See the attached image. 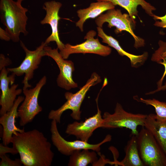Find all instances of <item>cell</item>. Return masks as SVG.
Returning <instances> with one entry per match:
<instances>
[{
    "label": "cell",
    "mask_w": 166,
    "mask_h": 166,
    "mask_svg": "<svg viewBox=\"0 0 166 166\" xmlns=\"http://www.w3.org/2000/svg\"><path fill=\"white\" fill-rule=\"evenodd\" d=\"M10 72L6 67L1 70L0 73V88L1 93L0 98V115L1 116L9 111L14 105L17 96L21 94L22 89H17L18 85L14 84L15 75L12 73L8 75Z\"/></svg>",
    "instance_id": "cell-12"
},
{
    "label": "cell",
    "mask_w": 166,
    "mask_h": 166,
    "mask_svg": "<svg viewBox=\"0 0 166 166\" xmlns=\"http://www.w3.org/2000/svg\"><path fill=\"white\" fill-rule=\"evenodd\" d=\"M98 1H105L112 3L115 6L119 5L126 10L129 14L135 24L134 20L135 16L137 15V10L138 6L140 5L149 15L153 16L152 11L156 8L150 3L144 0H96Z\"/></svg>",
    "instance_id": "cell-19"
},
{
    "label": "cell",
    "mask_w": 166,
    "mask_h": 166,
    "mask_svg": "<svg viewBox=\"0 0 166 166\" xmlns=\"http://www.w3.org/2000/svg\"><path fill=\"white\" fill-rule=\"evenodd\" d=\"M25 97L19 96L15 100L11 109L1 116L0 124L3 128L2 140L3 144L7 146L11 142L13 134L17 132H22L24 128L21 129L15 124V119L18 118V110L20 104L23 101Z\"/></svg>",
    "instance_id": "cell-15"
},
{
    "label": "cell",
    "mask_w": 166,
    "mask_h": 166,
    "mask_svg": "<svg viewBox=\"0 0 166 166\" xmlns=\"http://www.w3.org/2000/svg\"><path fill=\"white\" fill-rule=\"evenodd\" d=\"M58 49H52L50 47L44 48L45 56L52 58L56 63L60 70L57 79V85L66 90L78 87V84L73 80V73L74 70L73 63L64 59L58 52Z\"/></svg>",
    "instance_id": "cell-11"
},
{
    "label": "cell",
    "mask_w": 166,
    "mask_h": 166,
    "mask_svg": "<svg viewBox=\"0 0 166 166\" xmlns=\"http://www.w3.org/2000/svg\"><path fill=\"white\" fill-rule=\"evenodd\" d=\"M137 137L139 155L144 166H166V154L150 132L143 126Z\"/></svg>",
    "instance_id": "cell-4"
},
{
    "label": "cell",
    "mask_w": 166,
    "mask_h": 166,
    "mask_svg": "<svg viewBox=\"0 0 166 166\" xmlns=\"http://www.w3.org/2000/svg\"><path fill=\"white\" fill-rule=\"evenodd\" d=\"M24 0H0L1 22L11 40L15 42L20 41L21 33L24 35L28 34L26 29L28 10L22 5Z\"/></svg>",
    "instance_id": "cell-2"
},
{
    "label": "cell",
    "mask_w": 166,
    "mask_h": 166,
    "mask_svg": "<svg viewBox=\"0 0 166 166\" xmlns=\"http://www.w3.org/2000/svg\"><path fill=\"white\" fill-rule=\"evenodd\" d=\"M98 36L102 39V42L107 44L115 49L118 54L122 56H126L130 60L132 67L137 68L143 64L147 59L148 53L144 52L142 54L136 55L130 53L124 50L119 44L118 42L111 36L107 35L104 32L102 27H97Z\"/></svg>",
    "instance_id": "cell-17"
},
{
    "label": "cell",
    "mask_w": 166,
    "mask_h": 166,
    "mask_svg": "<svg viewBox=\"0 0 166 166\" xmlns=\"http://www.w3.org/2000/svg\"><path fill=\"white\" fill-rule=\"evenodd\" d=\"M107 11L105 14H101L96 19L95 22L98 27H102L105 22H107L109 28L116 27L115 32L117 34L122 31H125L130 33L134 39V46L136 48L144 46V40L136 36L133 32V23L135 24L129 14H122L120 10H116L114 8Z\"/></svg>",
    "instance_id": "cell-7"
},
{
    "label": "cell",
    "mask_w": 166,
    "mask_h": 166,
    "mask_svg": "<svg viewBox=\"0 0 166 166\" xmlns=\"http://www.w3.org/2000/svg\"><path fill=\"white\" fill-rule=\"evenodd\" d=\"M11 61L10 59L6 57L3 54H0V70L4 67L8 66L11 64Z\"/></svg>",
    "instance_id": "cell-27"
},
{
    "label": "cell",
    "mask_w": 166,
    "mask_h": 166,
    "mask_svg": "<svg viewBox=\"0 0 166 166\" xmlns=\"http://www.w3.org/2000/svg\"><path fill=\"white\" fill-rule=\"evenodd\" d=\"M70 156L69 166H86L89 164L95 165L98 161L95 151L87 149L75 151Z\"/></svg>",
    "instance_id": "cell-21"
},
{
    "label": "cell",
    "mask_w": 166,
    "mask_h": 166,
    "mask_svg": "<svg viewBox=\"0 0 166 166\" xmlns=\"http://www.w3.org/2000/svg\"><path fill=\"white\" fill-rule=\"evenodd\" d=\"M13 147L25 166H50L54 156L51 145L43 133L36 129L13 135Z\"/></svg>",
    "instance_id": "cell-1"
},
{
    "label": "cell",
    "mask_w": 166,
    "mask_h": 166,
    "mask_svg": "<svg viewBox=\"0 0 166 166\" xmlns=\"http://www.w3.org/2000/svg\"><path fill=\"white\" fill-rule=\"evenodd\" d=\"M20 45L25 53L24 59L18 66L7 68V69L17 76H22L25 74L22 82L24 84L23 90L31 87L28 81L33 78L34 70L38 68L42 57L45 56L44 48L47 45L45 42H43L34 50L28 49L22 41H20Z\"/></svg>",
    "instance_id": "cell-6"
},
{
    "label": "cell",
    "mask_w": 166,
    "mask_h": 166,
    "mask_svg": "<svg viewBox=\"0 0 166 166\" xmlns=\"http://www.w3.org/2000/svg\"><path fill=\"white\" fill-rule=\"evenodd\" d=\"M115 6L111 2L105 1H98L91 3L86 8L80 9L77 11L79 19L76 25L81 32L83 31V25L86 21L90 18H94L105 11L114 9Z\"/></svg>",
    "instance_id": "cell-16"
},
{
    "label": "cell",
    "mask_w": 166,
    "mask_h": 166,
    "mask_svg": "<svg viewBox=\"0 0 166 166\" xmlns=\"http://www.w3.org/2000/svg\"><path fill=\"white\" fill-rule=\"evenodd\" d=\"M62 6L61 2L54 0L45 2L43 9L46 11V14L40 21L41 24H48L51 29V34L45 42L47 45L51 42H55L60 51L63 49L65 46V44L60 39L58 32L59 21L61 18L59 16V12Z\"/></svg>",
    "instance_id": "cell-14"
},
{
    "label": "cell",
    "mask_w": 166,
    "mask_h": 166,
    "mask_svg": "<svg viewBox=\"0 0 166 166\" xmlns=\"http://www.w3.org/2000/svg\"><path fill=\"white\" fill-rule=\"evenodd\" d=\"M101 81L100 76L95 72L92 73L90 77L85 84L75 93L67 92L65 93L66 101L59 109L51 110L49 113L48 118L54 120L57 123L61 122V118L63 112L68 109L72 111L70 116L76 120L81 119V111L80 108L87 92L91 87Z\"/></svg>",
    "instance_id": "cell-3"
},
{
    "label": "cell",
    "mask_w": 166,
    "mask_h": 166,
    "mask_svg": "<svg viewBox=\"0 0 166 166\" xmlns=\"http://www.w3.org/2000/svg\"><path fill=\"white\" fill-rule=\"evenodd\" d=\"M7 153L15 155L18 153L17 150L13 147L12 148L8 147L4 145L2 143L0 144V156Z\"/></svg>",
    "instance_id": "cell-25"
},
{
    "label": "cell",
    "mask_w": 166,
    "mask_h": 166,
    "mask_svg": "<svg viewBox=\"0 0 166 166\" xmlns=\"http://www.w3.org/2000/svg\"><path fill=\"white\" fill-rule=\"evenodd\" d=\"M166 89V82L163 85H162L161 87L157 88V89L155 90H154L152 91H151L149 93H146V95H149L153 94L156 93L161 90L164 91Z\"/></svg>",
    "instance_id": "cell-30"
},
{
    "label": "cell",
    "mask_w": 166,
    "mask_h": 166,
    "mask_svg": "<svg viewBox=\"0 0 166 166\" xmlns=\"http://www.w3.org/2000/svg\"><path fill=\"white\" fill-rule=\"evenodd\" d=\"M137 136H132L124 148L125 156L121 162L114 161V164L123 166H144L139 153Z\"/></svg>",
    "instance_id": "cell-20"
},
{
    "label": "cell",
    "mask_w": 166,
    "mask_h": 166,
    "mask_svg": "<svg viewBox=\"0 0 166 166\" xmlns=\"http://www.w3.org/2000/svg\"><path fill=\"white\" fill-rule=\"evenodd\" d=\"M99 94L96 100L97 109V113L92 117L86 118L84 121H76L68 124L65 130L66 134L74 136L77 139L88 142L94 131L100 128L103 118L98 106Z\"/></svg>",
    "instance_id": "cell-13"
},
{
    "label": "cell",
    "mask_w": 166,
    "mask_h": 166,
    "mask_svg": "<svg viewBox=\"0 0 166 166\" xmlns=\"http://www.w3.org/2000/svg\"><path fill=\"white\" fill-rule=\"evenodd\" d=\"M46 76H44L34 88L23 90L25 98L18 110L20 126H24L31 122L42 111V108L38 104V98L41 90L46 84Z\"/></svg>",
    "instance_id": "cell-8"
},
{
    "label": "cell",
    "mask_w": 166,
    "mask_h": 166,
    "mask_svg": "<svg viewBox=\"0 0 166 166\" xmlns=\"http://www.w3.org/2000/svg\"><path fill=\"white\" fill-rule=\"evenodd\" d=\"M152 135L166 154V121L156 119L150 114L145 119L144 126Z\"/></svg>",
    "instance_id": "cell-18"
},
{
    "label": "cell",
    "mask_w": 166,
    "mask_h": 166,
    "mask_svg": "<svg viewBox=\"0 0 166 166\" xmlns=\"http://www.w3.org/2000/svg\"><path fill=\"white\" fill-rule=\"evenodd\" d=\"M158 63L162 64L164 66V71L162 77L157 82V88L161 87L162 85L163 80L166 75V57L164 58L161 61H160Z\"/></svg>",
    "instance_id": "cell-28"
},
{
    "label": "cell",
    "mask_w": 166,
    "mask_h": 166,
    "mask_svg": "<svg viewBox=\"0 0 166 166\" xmlns=\"http://www.w3.org/2000/svg\"><path fill=\"white\" fill-rule=\"evenodd\" d=\"M0 157L1 159L0 166H21L23 164L20 159L12 160L6 154L0 156Z\"/></svg>",
    "instance_id": "cell-24"
},
{
    "label": "cell",
    "mask_w": 166,
    "mask_h": 166,
    "mask_svg": "<svg viewBox=\"0 0 166 166\" xmlns=\"http://www.w3.org/2000/svg\"><path fill=\"white\" fill-rule=\"evenodd\" d=\"M0 39L2 40L8 41L11 40L10 36L5 30L0 27Z\"/></svg>",
    "instance_id": "cell-29"
},
{
    "label": "cell",
    "mask_w": 166,
    "mask_h": 166,
    "mask_svg": "<svg viewBox=\"0 0 166 166\" xmlns=\"http://www.w3.org/2000/svg\"><path fill=\"white\" fill-rule=\"evenodd\" d=\"M96 34L94 30L89 31L84 37V39H86L85 42L74 45L66 44L64 49L60 51V53L65 59L74 53H94L104 57L109 55L111 52V49L101 44L98 38H94Z\"/></svg>",
    "instance_id": "cell-10"
},
{
    "label": "cell",
    "mask_w": 166,
    "mask_h": 166,
    "mask_svg": "<svg viewBox=\"0 0 166 166\" xmlns=\"http://www.w3.org/2000/svg\"><path fill=\"white\" fill-rule=\"evenodd\" d=\"M159 47L152 56L151 60L158 63L166 57V42L160 40L158 42Z\"/></svg>",
    "instance_id": "cell-23"
},
{
    "label": "cell",
    "mask_w": 166,
    "mask_h": 166,
    "mask_svg": "<svg viewBox=\"0 0 166 166\" xmlns=\"http://www.w3.org/2000/svg\"><path fill=\"white\" fill-rule=\"evenodd\" d=\"M147 116L127 112L120 104L117 103L113 113H104L100 128L108 129L125 128L130 129L132 135L137 136L139 133L137 127L144 126Z\"/></svg>",
    "instance_id": "cell-5"
},
{
    "label": "cell",
    "mask_w": 166,
    "mask_h": 166,
    "mask_svg": "<svg viewBox=\"0 0 166 166\" xmlns=\"http://www.w3.org/2000/svg\"><path fill=\"white\" fill-rule=\"evenodd\" d=\"M153 17L155 19L160 20V21L156 22L154 24L155 26L163 28H166V14L163 17H159L154 14Z\"/></svg>",
    "instance_id": "cell-26"
},
{
    "label": "cell",
    "mask_w": 166,
    "mask_h": 166,
    "mask_svg": "<svg viewBox=\"0 0 166 166\" xmlns=\"http://www.w3.org/2000/svg\"><path fill=\"white\" fill-rule=\"evenodd\" d=\"M135 99L147 105L153 106L156 113V114H154L155 118L159 121H166V102H161L154 98L146 99L142 98L139 99L135 97Z\"/></svg>",
    "instance_id": "cell-22"
},
{
    "label": "cell",
    "mask_w": 166,
    "mask_h": 166,
    "mask_svg": "<svg viewBox=\"0 0 166 166\" xmlns=\"http://www.w3.org/2000/svg\"><path fill=\"white\" fill-rule=\"evenodd\" d=\"M57 123L54 120H52L51 122L50 131L51 140L58 151L64 155L70 156L75 151L85 149L99 152L101 150V146L111 140V136L108 135L101 142L96 144H90L81 140L68 141L65 140L59 133Z\"/></svg>",
    "instance_id": "cell-9"
}]
</instances>
